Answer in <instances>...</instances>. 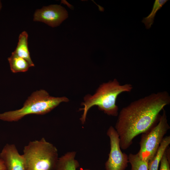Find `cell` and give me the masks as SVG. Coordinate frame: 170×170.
<instances>
[{
  "mask_svg": "<svg viewBox=\"0 0 170 170\" xmlns=\"http://www.w3.org/2000/svg\"><path fill=\"white\" fill-rule=\"evenodd\" d=\"M67 17V11L64 7L60 5H51L36 10L34 14L33 20L55 27L59 26Z\"/></svg>",
  "mask_w": 170,
  "mask_h": 170,
  "instance_id": "7",
  "label": "cell"
},
{
  "mask_svg": "<svg viewBox=\"0 0 170 170\" xmlns=\"http://www.w3.org/2000/svg\"><path fill=\"white\" fill-rule=\"evenodd\" d=\"M76 153L70 152L59 158L56 170H76L78 163L75 159Z\"/></svg>",
  "mask_w": 170,
  "mask_h": 170,
  "instance_id": "11",
  "label": "cell"
},
{
  "mask_svg": "<svg viewBox=\"0 0 170 170\" xmlns=\"http://www.w3.org/2000/svg\"><path fill=\"white\" fill-rule=\"evenodd\" d=\"M170 144V136L164 137L155 156L148 163V170H158L161 160Z\"/></svg>",
  "mask_w": 170,
  "mask_h": 170,
  "instance_id": "10",
  "label": "cell"
},
{
  "mask_svg": "<svg viewBox=\"0 0 170 170\" xmlns=\"http://www.w3.org/2000/svg\"><path fill=\"white\" fill-rule=\"evenodd\" d=\"M170 149H166L160 162L159 170H170Z\"/></svg>",
  "mask_w": 170,
  "mask_h": 170,
  "instance_id": "15",
  "label": "cell"
},
{
  "mask_svg": "<svg viewBox=\"0 0 170 170\" xmlns=\"http://www.w3.org/2000/svg\"><path fill=\"white\" fill-rule=\"evenodd\" d=\"M162 110L158 122L142 133L139 143L140 149L137 154L147 162L155 156L164 136L170 128L166 111L164 109Z\"/></svg>",
  "mask_w": 170,
  "mask_h": 170,
  "instance_id": "5",
  "label": "cell"
},
{
  "mask_svg": "<svg viewBox=\"0 0 170 170\" xmlns=\"http://www.w3.org/2000/svg\"><path fill=\"white\" fill-rule=\"evenodd\" d=\"M128 156V163L131 166L130 170H148V162L142 160L137 153H130Z\"/></svg>",
  "mask_w": 170,
  "mask_h": 170,
  "instance_id": "14",
  "label": "cell"
},
{
  "mask_svg": "<svg viewBox=\"0 0 170 170\" xmlns=\"http://www.w3.org/2000/svg\"><path fill=\"white\" fill-rule=\"evenodd\" d=\"M28 35L26 31H23L19 35V41L14 53L26 60L31 67L34 66L30 57L28 46Z\"/></svg>",
  "mask_w": 170,
  "mask_h": 170,
  "instance_id": "9",
  "label": "cell"
},
{
  "mask_svg": "<svg viewBox=\"0 0 170 170\" xmlns=\"http://www.w3.org/2000/svg\"><path fill=\"white\" fill-rule=\"evenodd\" d=\"M0 170H6L4 163L2 160L0 158Z\"/></svg>",
  "mask_w": 170,
  "mask_h": 170,
  "instance_id": "16",
  "label": "cell"
},
{
  "mask_svg": "<svg viewBox=\"0 0 170 170\" xmlns=\"http://www.w3.org/2000/svg\"><path fill=\"white\" fill-rule=\"evenodd\" d=\"M26 170H56L58 151L44 138L30 141L23 150Z\"/></svg>",
  "mask_w": 170,
  "mask_h": 170,
  "instance_id": "4",
  "label": "cell"
},
{
  "mask_svg": "<svg viewBox=\"0 0 170 170\" xmlns=\"http://www.w3.org/2000/svg\"><path fill=\"white\" fill-rule=\"evenodd\" d=\"M10 69L13 73L25 72L31 67L29 63L13 52L11 55L8 58Z\"/></svg>",
  "mask_w": 170,
  "mask_h": 170,
  "instance_id": "12",
  "label": "cell"
},
{
  "mask_svg": "<svg viewBox=\"0 0 170 170\" xmlns=\"http://www.w3.org/2000/svg\"><path fill=\"white\" fill-rule=\"evenodd\" d=\"M80 170H91L89 169H84L83 168H81L80 169Z\"/></svg>",
  "mask_w": 170,
  "mask_h": 170,
  "instance_id": "17",
  "label": "cell"
},
{
  "mask_svg": "<svg viewBox=\"0 0 170 170\" xmlns=\"http://www.w3.org/2000/svg\"><path fill=\"white\" fill-rule=\"evenodd\" d=\"M170 103L169 93L164 91L153 93L122 108L115 128L119 136L121 149H128L135 137L156 124L161 111Z\"/></svg>",
  "mask_w": 170,
  "mask_h": 170,
  "instance_id": "1",
  "label": "cell"
},
{
  "mask_svg": "<svg viewBox=\"0 0 170 170\" xmlns=\"http://www.w3.org/2000/svg\"><path fill=\"white\" fill-rule=\"evenodd\" d=\"M69 101L66 97H53L44 90H37L28 98L20 109L0 113V120L8 122H16L30 114L44 115L61 103Z\"/></svg>",
  "mask_w": 170,
  "mask_h": 170,
  "instance_id": "3",
  "label": "cell"
},
{
  "mask_svg": "<svg viewBox=\"0 0 170 170\" xmlns=\"http://www.w3.org/2000/svg\"><path fill=\"white\" fill-rule=\"evenodd\" d=\"M167 0H156L154 3L152 10L147 17L143 18L142 22L144 24L147 29L150 28L153 25L156 14Z\"/></svg>",
  "mask_w": 170,
  "mask_h": 170,
  "instance_id": "13",
  "label": "cell"
},
{
  "mask_svg": "<svg viewBox=\"0 0 170 170\" xmlns=\"http://www.w3.org/2000/svg\"><path fill=\"white\" fill-rule=\"evenodd\" d=\"M107 134L110 139V150L105 164L106 170H125L128 163V156L122 152L118 134L114 128L110 126Z\"/></svg>",
  "mask_w": 170,
  "mask_h": 170,
  "instance_id": "6",
  "label": "cell"
},
{
  "mask_svg": "<svg viewBox=\"0 0 170 170\" xmlns=\"http://www.w3.org/2000/svg\"><path fill=\"white\" fill-rule=\"evenodd\" d=\"M133 89L131 84L121 85L116 78L100 84L93 95L87 94L84 98L81 104L83 107L80 109L83 111L80 118L82 123H85L87 112L94 106H97L99 110L109 116H117L119 108L116 100L118 96L122 93L130 92Z\"/></svg>",
  "mask_w": 170,
  "mask_h": 170,
  "instance_id": "2",
  "label": "cell"
},
{
  "mask_svg": "<svg viewBox=\"0 0 170 170\" xmlns=\"http://www.w3.org/2000/svg\"><path fill=\"white\" fill-rule=\"evenodd\" d=\"M6 170H26L24 159L14 144H6L0 153Z\"/></svg>",
  "mask_w": 170,
  "mask_h": 170,
  "instance_id": "8",
  "label": "cell"
}]
</instances>
